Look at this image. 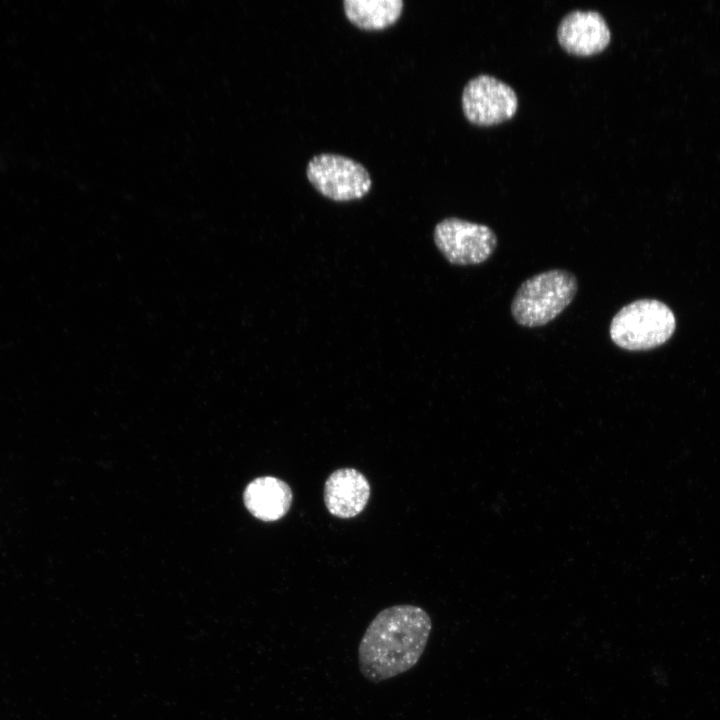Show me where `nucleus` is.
<instances>
[{"mask_svg": "<svg viewBox=\"0 0 720 720\" xmlns=\"http://www.w3.org/2000/svg\"><path fill=\"white\" fill-rule=\"evenodd\" d=\"M431 629V618L421 607L401 604L381 610L359 643L363 677L379 683L410 670L422 656Z\"/></svg>", "mask_w": 720, "mask_h": 720, "instance_id": "nucleus-1", "label": "nucleus"}, {"mask_svg": "<svg viewBox=\"0 0 720 720\" xmlns=\"http://www.w3.org/2000/svg\"><path fill=\"white\" fill-rule=\"evenodd\" d=\"M576 276L564 269H553L526 279L511 302V315L521 326L546 325L560 315L576 296Z\"/></svg>", "mask_w": 720, "mask_h": 720, "instance_id": "nucleus-2", "label": "nucleus"}, {"mask_svg": "<svg viewBox=\"0 0 720 720\" xmlns=\"http://www.w3.org/2000/svg\"><path fill=\"white\" fill-rule=\"evenodd\" d=\"M672 310L655 299H639L622 307L612 318L609 335L625 350L643 351L664 344L674 333Z\"/></svg>", "mask_w": 720, "mask_h": 720, "instance_id": "nucleus-3", "label": "nucleus"}, {"mask_svg": "<svg viewBox=\"0 0 720 720\" xmlns=\"http://www.w3.org/2000/svg\"><path fill=\"white\" fill-rule=\"evenodd\" d=\"M306 175L314 188L334 201H349L366 195L372 185L367 169L349 157L321 153L313 156Z\"/></svg>", "mask_w": 720, "mask_h": 720, "instance_id": "nucleus-4", "label": "nucleus"}, {"mask_svg": "<svg viewBox=\"0 0 720 720\" xmlns=\"http://www.w3.org/2000/svg\"><path fill=\"white\" fill-rule=\"evenodd\" d=\"M435 245L454 265H478L488 260L497 247V236L487 225L447 217L434 228Z\"/></svg>", "mask_w": 720, "mask_h": 720, "instance_id": "nucleus-5", "label": "nucleus"}, {"mask_svg": "<svg viewBox=\"0 0 720 720\" xmlns=\"http://www.w3.org/2000/svg\"><path fill=\"white\" fill-rule=\"evenodd\" d=\"M515 90L503 80L489 74H479L465 84L462 108L469 121L489 125L512 117L517 109Z\"/></svg>", "mask_w": 720, "mask_h": 720, "instance_id": "nucleus-6", "label": "nucleus"}, {"mask_svg": "<svg viewBox=\"0 0 720 720\" xmlns=\"http://www.w3.org/2000/svg\"><path fill=\"white\" fill-rule=\"evenodd\" d=\"M557 38L570 53L591 55L610 42L611 32L603 15L596 10H572L560 20Z\"/></svg>", "mask_w": 720, "mask_h": 720, "instance_id": "nucleus-7", "label": "nucleus"}, {"mask_svg": "<svg viewBox=\"0 0 720 720\" xmlns=\"http://www.w3.org/2000/svg\"><path fill=\"white\" fill-rule=\"evenodd\" d=\"M370 497V484L366 476L354 468L333 471L324 484V503L328 512L348 519L360 514Z\"/></svg>", "mask_w": 720, "mask_h": 720, "instance_id": "nucleus-8", "label": "nucleus"}, {"mask_svg": "<svg viewBox=\"0 0 720 720\" xmlns=\"http://www.w3.org/2000/svg\"><path fill=\"white\" fill-rule=\"evenodd\" d=\"M245 507L257 519L271 522L284 517L292 504L293 493L283 480L263 476L252 480L243 493Z\"/></svg>", "mask_w": 720, "mask_h": 720, "instance_id": "nucleus-9", "label": "nucleus"}, {"mask_svg": "<svg viewBox=\"0 0 720 720\" xmlns=\"http://www.w3.org/2000/svg\"><path fill=\"white\" fill-rule=\"evenodd\" d=\"M347 18L362 29H383L398 20L402 0H344Z\"/></svg>", "mask_w": 720, "mask_h": 720, "instance_id": "nucleus-10", "label": "nucleus"}]
</instances>
